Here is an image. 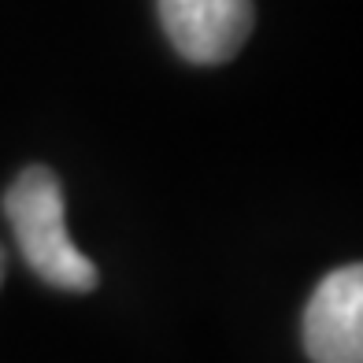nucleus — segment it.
<instances>
[{
  "mask_svg": "<svg viewBox=\"0 0 363 363\" xmlns=\"http://www.w3.org/2000/svg\"><path fill=\"white\" fill-rule=\"evenodd\" d=\"M4 216L15 230L23 259L38 278L67 293L96 289L93 259L78 249L63 219V189L48 167H26L4 193Z\"/></svg>",
  "mask_w": 363,
  "mask_h": 363,
  "instance_id": "nucleus-1",
  "label": "nucleus"
},
{
  "mask_svg": "<svg viewBox=\"0 0 363 363\" xmlns=\"http://www.w3.org/2000/svg\"><path fill=\"white\" fill-rule=\"evenodd\" d=\"M156 4L174 52L201 67L234 60L256 23L252 0H156Z\"/></svg>",
  "mask_w": 363,
  "mask_h": 363,
  "instance_id": "nucleus-2",
  "label": "nucleus"
},
{
  "mask_svg": "<svg viewBox=\"0 0 363 363\" xmlns=\"http://www.w3.org/2000/svg\"><path fill=\"white\" fill-rule=\"evenodd\" d=\"M304 349L311 363H363V267H337L304 308Z\"/></svg>",
  "mask_w": 363,
  "mask_h": 363,
  "instance_id": "nucleus-3",
  "label": "nucleus"
},
{
  "mask_svg": "<svg viewBox=\"0 0 363 363\" xmlns=\"http://www.w3.org/2000/svg\"><path fill=\"white\" fill-rule=\"evenodd\" d=\"M0 274H4V252H0Z\"/></svg>",
  "mask_w": 363,
  "mask_h": 363,
  "instance_id": "nucleus-4",
  "label": "nucleus"
}]
</instances>
